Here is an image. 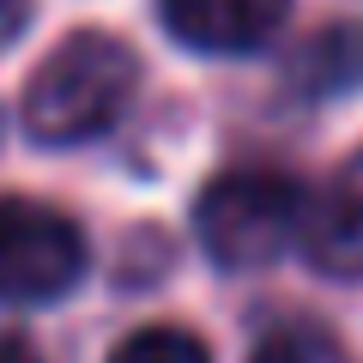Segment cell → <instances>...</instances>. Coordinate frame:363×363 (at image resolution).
<instances>
[{"instance_id":"1","label":"cell","mask_w":363,"mask_h":363,"mask_svg":"<svg viewBox=\"0 0 363 363\" xmlns=\"http://www.w3.org/2000/svg\"><path fill=\"white\" fill-rule=\"evenodd\" d=\"M140 67H133L128 43L104 37V30H79L67 37L49 61L30 73L25 85V128L43 145H79L97 140L104 128H116V116L128 109Z\"/></svg>"},{"instance_id":"2","label":"cell","mask_w":363,"mask_h":363,"mask_svg":"<svg viewBox=\"0 0 363 363\" xmlns=\"http://www.w3.org/2000/svg\"><path fill=\"white\" fill-rule=\"evenodd\" d=\"M194 230L218 267H267L303 230V188L279 169H230L206 182Z\"/></svg>"},{"instance_id":"3","label":"cell","mask_w":363,"mask_h":363,"mask_svg":"<svg viewBox=\"0 0 363 363\" xmlns=\"http://www.w3.org/2000/svg\"><path fill=\"white\" fill-rule=\"evenodd\" d=\"M85 279V236L67 212L0 194V303H55Z\"/></svg>"},{"instance_id":"4","label":"cell","mask_w":363,"mask_h":363,"mask_svg":"<svg viewBox=\"0 0 363 363\" xmlns=\"http://www.w3.org/2000/svg\"><path fill=\"white\" fill-rule=\"evenodd\" d=\"M176 43L200 55H242L279 37L291 0H157Z\"/></svg>"},{"instance_id":"5","label":"cell","mask_w":363,"mask_h":363,"mask_svg":"<svg viewBox=\"0 0 363 363\" xmlns=\"http://www.w3.org/2000/svg\"><path fill=\"white\" fill-rule=\"evenodd\" d=\"M303 242L321 272L363 279V152L327 176L315 200H303Z\"/></svg>"},{"instance_id":"6","label":"cell","mask_w":363,"mask_h":363,"mask_svg":"<svg viewBox=\"0 0 363 363\" xmlns=\"http://www.w3.org/2000/svg\"><path fill=\"white\" fill-rule=\"evenodd\" d=\"M297 97H345L363 91V25H327L303 43L297 67H291Z\"/></svg>"},{"instance_id":"7","label":"cell","mask_w":363,"mask_h":363,"mask_svg":"<svg viewBox=\"0 0 363 363\" xmlns=\"http://www.w3.org/2000/svg\"><path fill=\"white\" fill-rule=\"evenodd\" d=\"M109 363H212V357H206V345H200L194 333H182V327H145V333L121 339Z\"/></svg>"},{"instance_id":"8","label":"cell","mask_w":363,"mask_h":363,"mask_svg":"<svg viewBox=\"0 0 363 363\" xmlns=\"http://www.w3.org/2000/svg\"><path fill=\"white\" fill-rule=\"evenodd\" d=\"M255 363H339V345L321 327H279V333L260 339Z\"/></svg>"},{"instance_id":"9","label":"cell","mask_w":363,"mask_h":363,"mask_svg":"<svg viewBox=\"0 0 363 363\" xmlns=\"http://www.w3.org/2000/svg\"><path fill=\"white\" fill-rule=\"evenodd\" d=\"M30 18V0H0V43H13Z\"/></svg>"},{"instance_id":"10","label":"cell","mask_w":363,"mask_h":363,"mask_svg":"<svg viewBox=\"0 0 363 363\" xmlns=\"http://www.w3.org/2000/svg\"><path fill=\"white\" fill-rule=\"evenodd\" d=\"M0 363H37V357H30V345H25V339L0 333Z\"/></svg>"}]
</instances>
